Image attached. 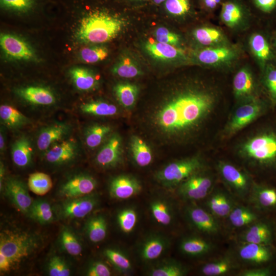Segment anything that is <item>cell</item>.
Returning <instances> with one entry per match:
<instances>
[{
    "label": "cell",
    "mask_w": 276,
    "mask_h": 276,
    "mask_svg": "<svg viewBox=\"0 0 276 276\" xmlns=\"http://www.w3.org/2000/svg\"><path fill=\"white\" fill-rule=\"evenodd\" d=\"M4 132L1 129L0 133V150L1 152H3L5 149V141Z\"/></svg>",
    "instance_id": "59"
},
{
    "label": "cell",
    "mask_w": 276,
    "mask_h": 276,
    "mask_svg": "<svg viewBox=\"0 0 276 276\" xmlns=\"http://www.w3.org/2000/svg\"><path fill=\"white\" fill-rule=\"evenodd\" d=\"M250 50L261 70L275 58L274 49L266 37L262 33H255L249 38Z\"/></svg>",
    "instance_id": "17"
},
{
    "label": "cell",
    "mask_w": 276,
    "mask_h": 276,
    "mask_svg": "<svg viewBox=\"0 0 276 276\" xmlns=\"http://www.w3.org/2000/svg\"><path fill=\"white\" fill-rule=\"evenodd\" d=\"M272 45H273V47L274 50L276 51V34L274 36V38H273V41Z\"/></svg>",
    "instance_id": "63"
},
{
    "label": "cell",
    "mask_w": 276,
    "mask_h": 276,
    "mask_svg": "<svg viewBox=\"0 0 276 276\" xmlns=\"http://www.w3.org/2000/svg\"><path fill=\"white\" fill-rule=\"evenodd\" d=\"M52 185L51 178L44 173H33L28 178V187L29 190L37 195L46 194L51 189Z\"/></svg>",
    "instance_id": "42"
},
{
    "label": "cell",
    "mask_w": 276,
    "mask_h": 276,
    "mask_svg": "<svg viewBox=\"0 0 276 276\" xmlns=\"http://www.w3.org/2000/svg\"><path fill=\"white\" fill-rule=\"evenodd\" d=\"M203 169L202 158L194 156L169 164L157 173L156 178L165 187H173Z\"/></svg>",
    "instance_id": "6"
},
{
    "label": "cell",
    "mask_w": 276,
    "mask_h": 276,
    "mask_svg": "<svg viewBox=\"0 0 276 276\" xmlns=\"http://www.w3.org/2000/svg\"><path fill=\"white\" fill-rule=\"evenodd\" d=\"M231 225L235 227H247L258 219V215L248 208L236 205L228 216Z\"/></svg>",
    "instance_id": "37"
},
{
    "label": "cell",
    "mask_w": 276,
    "mask_h": 276,
    "mask_svg": "<svg viewBox=\"0 0 276 276\" xmlns=\"http://www.w3.org/2000/svg\"><path fill=\"white\" fill-rule=\"evenodd\" d=\"M240 49L230 43L202 47L196 52V59L204 65L211 67H225L231 66L239 58Z\"/></svg>",
    "instance_id": "7"
},
{
    "label": "cell",
    "mask_w": 276,
    "mask_h": 276,
    "mask_svg": "<svg viewBox=\"0 0 276 276\" xmlns=\"http://www.w3.org/2000/svg\"><path fill=\"white\" fill-rule=\"evenodd\" d=\"M217 169L224 183L233 193L240 198L249 194L253 181L244 170L225 160L218 162Z\"/></svg>",
    "instance_id": "8"
},
{
    "label": "cell",
    "mask_w": 276,
    "mask_h": 276,
    "mask_svg": "<svg viewBox=\"0 0 276 276\" xmlns=\"http://www.w3.org/2000/svg\"><path fill=\"white\" fill-rule=\"evenodd\" d=\"M28 215L42 224L51 222L54 218L50 204L43 200L33 201Z\"/></svg>",
    "instance_id": "44"
},
{
    "label": "cell",
    "mask_w": 276,
    "mask_h": 276,
    "mask_svg": "<svg viewBox=\"0 0 276 276\" xmlns=\"http://www.w3.org/2000/svg\"><path fill=\"white\" fill-rule=\"evenodd\" d=\"M7 196L21 212L28 214L33 201L27 187L20 180L9 178L3 186Z\"/></svg>",
    "instance_id": "15"
},
{
    "label": "cell",
    "mask_w": 276,
    "mask_h": 276,
    "mask_svg": "<svg viewBox=\"0 0 276 276\" xmlns=\"http://www.w3.org/2000/svg\"><path fill=\"white\" fill-rule=\"evenodd\" d=\"M98 203V196L91 193L81 197L66 199L61 206L60 214L64 218H84L97 206Z\"/></svg>",
    "instance_id": "13"
},
{
    "label": "cell",
    "mask_w": 276,
    "mask_h": 276,
    "mask_svg": "<svg viewBox=\"0 0 276 276\" xmlns=\"http://www.w3.org/2000/svg\"><path fill=\"white\" fill-rule=\"evenodd\" d=\"M0 118L4 124L11 128H18L29 122L27 117L18 109L7 104L1 105Z\"/></svg>",
    "instance_id": "39"
},
{
    "label": "cell",
    "mask_w": 276,
    "mask_h": 276,
    "mask_svg": "<svg viewBox=\"0 0 276 276\" xmlns=\"http://www.w3.org/2000/svg\"><path fill=\"white\" fill-rule=\"evenodd\" d=\"M219 99L218 91L212 85L181 89L158 110L156 124L169 134H188L200 128L212 115Z\"/></svg>",
    "instance_id": "1"
},
{
    "label": "cell",
    "mask_w": 276,
    "mask_h": 276,
    "mask_svg": "<svg viewBox=\"0 0 276 276\" xmlns=\"http://www.w3.org/2000/svg\"><path fill=\"white\" fill-rule=\"evenodd\" d=\"M238 156L261 169H276V123L266 124L243 140L237 146Z\"/></svg>",
    "instance_id": "3"
},
{
    "label": "cell",
    "mask_w": 276,
    "mask_h": 276,
    "mask_svg": "<svg viewBox=\"0 0 276 276\" xmlns=\"http://www.w3.org/2000/svg\"><path fill=\"white\" fill-rule=\"evenodd\" d=\"M224 0H196L199 7L208 13H213L221 7Z\"/></svg>",
    "instance_id": "56"
},
{
    "label": "cell",
    "mask_w": 276,
    "mask_h": 276,
    "mask_svg": "<svg viewBox=\"0 0 276 276\" xmlns=\"http://www.w3.org/2000/svg\"><path fill=\"white\" fill-rule=\"evenodd\" d=\"M110 130V127L106 125L96 124L90 126L85 134L87 146L94 148L99 146Z\"/></svg>",
    "instance_id": "48"
},
{
    "label": "cell",
    "mask_w": 276,
    "mask_h": 276,
    "mask_svg": "<svg viewBox=\"0 0 276 276\" xmlns=\"http://www.w3.org/2000/svg\"><path fill=\"white\" fill-rule=\"evenodd\" d=\"M114 91L120 103L125 108H130L136 102L139 90L134 84L122 83L115 86Z\"/></svg>",
    "instance_id": "41"
},
{
    "label": "cell",
    "mask_w": 276,
    "mask_h": 276,
    "mask_svg": "<svg viewBox=\"0 0 276 276\" xmlns=\"http://www.w3.org/2000/svg\"><path fill=\"white\" fill-rule=\"evenodd\" d=\"M18 95L26 101L38 105H51L56 102L54 94L49 89L37 86H29L19 89Z\"/></svg>",
    "instance_id": "29"
},
{
    "label": "cell",
    "mask_w": 276,
    "mask_h": 276,
    "mask_svg": "<svg viewBox=\"0 0 276 276\" xmlns=\"http://www.w3.org/2000/svg\"><path fill=\"white\" fill-rule=\"evenodd\" d=\"M130 149L135 163L140 167L148 166L152 162V154L146 143L138 136H132Z\"/></svg>",
    "instance_id": "33"
},
{
    "label": "cell",
    "mask_w": 276,
    "mask_h": 276,
    "mask_svg": "<svg viewBox=\"0 0 276 276\" xmlns=\"http://www.w3.org/2000/svg\"><path fill=\"white\" fill-rule=\"evenodd\" d=\"M80 110L84 113L97 116H112L118 111L113 104L105 102L95 101L82 104Z\"/></svg>",
    "instance_id": "45"
},
{
    "label": "cell",
    "mask_w": 276,
    "mask_h": 276,
    "mask_svg": "<svg viewBox=\"0 0 276 276\" xmlns=\"http://www.w3.org/2000/svg\"><path fill=\"white\" fill-rule=\"evenodd\" d=\"M127 1H128V2H130L133 4H142L145 2L147 3L149 1H151V0H127Z\"/></svg>",
    "instance_id": "61"
},
{
    "label": "cell",
    "mask_w": 276,
    "mask_h": 276,
    "mask_svg": "<svg viewBox=\"0 0 276 276\" xmlns=\"http://www.w3.org/2000/svg\"><path fill=\"white\" fill-rule=\"evenodd\" d=\"M248 195L250 202L258 209L276 208V188L253 182Z\"/></svg>",
    "instance_id": "22"
},
{
    "label": "cell",
    "mask_w": 276,
    "mask_h": 276,
    "mask_svg": "<svg viewBox=\"0 0 276 276\" xmlns=\"http://www.w3.org/2000/svg\"><path fill=\"white\" fill-rule=\"evenodd\" d=\"M68 131L67 125L60 123L43 128L37 137V148L40 151H47L53 145L61 141Z\"/></svg>",
    "instance_id": "27"
},
{
    "label": "cell",
    "mask_w": 276,
    "mask_h": 276,
    "mask_svg": "<svg viewBox=\"0 0 276 276\" xmlns=\"http://www.w3.org/2000/svg\"><path fill=\"white\" fill-rule=\"evenodd\" d=\"M169 246L166 238L153 235L147 237L140 248L141 258L145 261H151L160 257Z\"/></svg>",
    "instance_id": "28"
},
{
    "label": "cell",
    "mask_w": 276,
    "mask_h": 276,
    "mask_svg": "<svg viewBox=\"0 0 276 276\" xmlns=\"http://www.w3.org/2000/svg\"><path fill=\"white\" fill-rule=\"evenodd\" d=\"M13 267L9 259L2 252H0V270L2 272H7Z\"/></svg>",
    "instance_id": "58"
},
{
    "label": "cell",
    "mask_w": 276,
    "mask_h": 276,
    "mask_svg": "<svg viewBox=\"0 0 276 276\" xmlns=\"http://www.w3.org/2000/svg\"><path fill=\"white\" fill-rule=\"evenodd\" d=\"M245 0H224L220 7V19L228 28L241 29L251 16Z\"/></svg>",
    "instance_id": "10"
},
{
    "label": "cell",
    "mask_w": 276,
    "mask_h": 276,
    "mask_svg": "<svg viewBox=\"0 0 276 276\" xmlns=\"http://www.w3.org/2000/svg\"><path fill=\"white\" fill-rule=\"evenodd\" d=\"M160 6L166 13L177 17L187 16L194 11L193 0H166Z\"/></svg>",
    "instance_id": "40"
},
{
    "label": "cell",
    "mask_w": 276,
    "mask_h": 276,
    "mask_svg": "<svg viewBox=\"0 0 276 276\" xmlns=\"http://www.w3.org/2000/svg\"><path fill=\"white\" fill-rule=\"evenodd\" d=\"M113 73L122 78H131L141 75V71L137 64L129 57H124L116 64Z\"/></svg>",
    "instance_id": "47"
},
{
    "label": "cell",
    "mask_w": 276,
    "mask_h": 276,
    "mask_svg": "<svg viewBox=\"0 0 276 276\" xmlns=\"http://www.w3.org/2000/svg\"><path fill=\"white\" fill-rule=\"evenodd\" d=\"M261 83L272 107H276V64L271 62L262 71Z\"/></svg>",
    "instance_id": "34"
},
{
    "label": "cell",
    "mask_w": 276,
    "mask_h": 276,
    "mask_svg": "<svg viewBox=\"0 0 276 276\" xmlns=\"http://www.w3.org/2000/svg\"><path fill=\"white\" fill-rule=\"evenodd\" d=\"M111 274L109 267L101 261L94 262L88 267L86 272L88 276H110Z\"/></svg>",
    "instance_id": "55"
},
{
    "label": "cell",
    "mask_w": 276,
    "mask_h": 276,
    "mask_svg": "<svg viewBox=\"0 0 276 276\" xmlns=\"http://www.w3.org/2000/svg\"><path fill=\"white\" fill-rule=\"evenodd\" d=\"M206 205L209 211L216 218H226L236 204L227 193L216 190L210 195Z\"/></svg>",
    "instance_id": "24"
},
{
    "label": "cell",
    "mask_w": 276,
    "mask_h": 276,
    "mask_svg": "<svg viewBox=\"0 0 276 276\" xmlns=\"http://www.w3.org/2000/svg\"><path fill=\"white\" fill-rule=\"evenodd\" d=\"M213 248V245L210 242L197 236L187 237L179 244L180 251L191 257L204 256L211 251Z\"/></svg>",
    "instance_id": "31"
},
{
    "label": "cell",
    "mask_w": 276,
    "mask_h": 276,
    "mask_svg": "<svg viewBox=\"0 0 276 276\" xmlns=\"http://www.w3.org/2000/svg\"><path fill=\"white\" fill-rule=\"evenodd\" d=\"M272 107L268 99L260 97L238 103L221 133L229 138L267 113Z\"/></svg>",
    "instance_id": "4"
},
{
    "label": "cell",
    "mask_w": 276,
    "mask_h": 276,
    "mask_svg": "<svg viewBox=\"0 0 276 276\" xmlns=\"http://www.w3.org/2000/svg\"><path fill=\"white\" fill-rule=\"evenodd\" d=\"M195 40L203 47L229 43L223 32L216 27L206 26L198 27L193 32Z\"/></svg>",
    "instance_id": "26"
},
{
    "label": "cell",
    "mask_w": 276,
    "mask_h": 276,
    "mask_svg": "<svg viewBox=\"0 0 276 276\" xmlns=\"http://www.w3.org/2000/svg\"><path fill=\"white\" fill-rule=\"evenodd\" d=\"M150 210L153 219L159 224L168 226L171 223L173 217V209L166 200H154L150 203Z\"/></svg>",
    "instance_id": "36"
},
{
    "label": "cell",
    "mask_w": 276,
    "mask_h": 276,
    "mask_svg": "<svg viewBox=\"0 0 276 276\" xmlns=\"http://www.w3.org/2000/svg\"><path fill=\"white\" fill-rule=\"evenodd\" d=\"M108 55L107 49L103 47L83 48L80 53L81 59L85 62L94 63L102 61Z\"/></svg>",
    "instance_id": "51"
},
{
    "label": "cell",
    "mask_w": 276,
    "mask_h": 276,
    "mask_svg": "<svg viewBox=\"0 0 276 276\" xmlns=\"http://www.w3.org/2000/svg\"><path fill=\"white\" fill-rule=\"evenodd\" d=\"M97 185L96 180L86 174L75 175L60 187L59 195L65 199L81 197L91 194Z\"/></svg>",
    "instance_id": "12"
},
{
    "label": "cell",
    "mask_w": 276,
    "mask_h": 276,
    "mask_svg": "<svg viewBox=\"0 0 276 276\" xmlns=\"http://www.w3.org/2000/svg\"><path fill=\"white\" fill-rule=\"evenodd\" d=\"M12 159L17 167L24 168L31 163L33 156V148L29 139L21 136L13 143L11 148Z\"/></svg>",
    "instance_id": "30"
},
{
    "label": "cell",
    "mask_w": 276,
    "mask_h": 276,
    "mask_svg": "<svg viewBox=\"0 0 276 276\" xmlns=\"http://www.w3.org/2000/svg\"><path fill=\"white\" fill-rule=\"evenodd\" d=\"M70 73L74 85L80 90H91L98 84L96 76L86 68L74 67Z\"/></svg>",
    "instance_id": "35"
},
{
    "label": "cell",
    "mask_w": 276,
    "mask_h": 276,
    "mask_svg": "<svg viewBox=\"0 0 276 276\" xmlns=\"http://www.w3.org/2000/svg\"><path fill=\"white\" fill-rule=\"evenodd\" d=\"M39 244L35 236L26 232L5 230L1 233L0 252L9 259L13 267L30 256Z\"/></svg>",
    "instance_id": "5"
},
{
    "label": "cell",
    "mask_w": 276,
    "mask_h": 276,
    "mask_svg": "<svg viewBox=\"0 0 276 276\" xmlns=\"http://www.w3.org/2000/svg\"><path fill=\"white\" fill-rule=\"evenodd\" d=\"M77 36L81 41L101 43L112 40L121 32L124 19L121 13L104 5L87 8L81 19Z\"/></svg>",
    "instance_id": "2"
},
{
    "label": "cell",
    "mask_w": 276,
    "mask_h": 276,
    "mask_svg": "<svg viewBox=\"0 0 276 276\" xmlns=\"http://www.w3.org/2000/svg\"><path fill=\"white\" fill-rule=\"evenodd\" d=\"M251 10L270 14L276 10V0H245Z\"/></svg>",
    "instance_id": "54"
},
{
    "label": "cell",
    "mask_w": 276,
    "mask_h": 276,
    "mask_svg": "<svg viewBox=\"0 0 276 276\" xmlns=\"http://www.w3.org/2000/svg\"><path fill=\"white\" fill-rule=\"evenodd\" d=\"M214 179L204 169L193 174L178 186L177 192L182 198L198 200L204 198L212 191Z\"/></svg>",
    "instance_id": "9"
},
{
    "label": "cell",
    "mask_w": 276,
    "mask_h": 276,
    "mask_svg": "<svg viewBox=\"0 0 276 276\" xmlns=\"http://www.w3.org/2000/svg\"><path fill=\"white\" fill-rule=\"evenodd\" d=\"M137 218L136 211L133 208H128L119 212L117 216V221L123 232L129 233L134 228Z\"/></svg>",
    "instance_id": "50"
},
{
    "label": "cell",
    "mask_w": 276,
    "mask_h": 276,
    "mask_svg": "<svg viewBox=\"0 0 276 276\" xmlns=\"http://www.w3.org/2000/svg\"><path fill=\"white\" fill-rule=\"evenodd\" d=\"M60 243L64 250L70 255L77 256L82 252L81 244L74 233L67 228H64L61 231Z\"/></svg>",
    "instance_id": "49"
},
{
    "label": "cell",
    "mask_w": 276,
    "mask_h": 276,
    "mask_svg": "<svg viewBox=\"0 0 276 276\" xmlns=\"http://www.w3.org/2000/svg\"><path fill=\"white\" fill-rule=\"evenodd\" d=\"M104 254L113 266L121 273H129L132 271V264L128 257L121 251L107 248Z\"/></svg>",
    "instance_id": "46"
},
{
    "label": "cell",
    "mask_w": 276,
    "mask_h": 276,
    "mask_svg": "<svg viewBox=\"0 0 276 276\" xmlns=\"http://www.w3.org/2000/svg\"><path fill=\"white\" fill-rule=\"evenodd\" d=\"M166 0H151V2L155 6H159Z\"/></svg>",
    "instance_id": "62"
},
{
    "label": "cell",
    "mask_w": 276,
    "mask_h": 276,
    "mask_svg": "<svg viewBox=\"0 0 276 276\" xmlns=\"http://www.w3.org/2000/svg\"><path fill=\"white\" fill-rule=\"evenodd\" d=\"M142 186L135 178L126 175L115 177L110 181L109 191L110 196L118 199H126L139 194Z\"/></svg>",
    "instance_id": "18"
},
{
    "label": "cell",
    "mask_w": 276,
    "mask_h": 276,
    "mask_svg": "<svg viewBox=\"0 0 276 276\" xmlns=\"http://www.w3.org/2000/svg\"><path fill=\"white\" fill-rule=\"evenodd\" d=\"M4 167L3 166V164L1 163V167H0V185H1V189L3 187V180H4Z\"/></svg>",
    "instance_id": "60"
},
{
    "label": "cell",
    "mask_w": 276,
    "mask_h": 276,
    "mask_svg": "<svg viewBox=\"0 0 276 276\" xmlns=\"http://www.w3.org/2000/svg\"><path fill=\"white\" fill-rule=\"evenodd\" d=\"M239 238L241 242L270 245L272 242V230L268 223L257 220L246 227Z\"/></svg>",
    "instance_id": "23"
},
{
    "label": "cell",
    "mask_w": 276,
    "mask_h": 276,
    "mask_svg": "<svg viewBox=\"0 0 276 276\" xmlns=\"http://www.w3.org/2000/svg\"><path fill=\"white\" fill-rule=\"evenodd\" d=\"M236 268V264L229 256H225L204 264L200 273L206 276H220L228 274Z\"/></svg>",
    "instance_id": "32"
},
{
    "label": "cell",
    "mask_w": 276,
    "mask_h": 276,
    "mask_svg": "<svg viewBox=\"0 0 276 276\" xmlns=\"http://www.w3.org/2000/svg\"><path fill=\"white\" fill-rule=\"evenodd\" d=\"M146 51L153 58L161 60H184L185 52L174 45L157 41H148L145 45Z\"/></svg>",
    "instance_id": "25"
},
{
    "label": "cell",
    "mask_w": 276,
    "mask_h": 276,
    "mask_svg": "<svg viewBox=\"0 0 276 276\" xmlns=\"http://www.w3.org/2000/svg\"><path fill=\"white\" fill-rule=\"evenodd\" d=\"M156 41L172 45H177L180 42V36L165 27L157 28L155 33Z\"/></svg>",
    "instance_id": "53"
},
{
    "label": "cell",
    "mask_w": 276,
    "mask_h": 276,
    "mask_svg": "<svg viewBox=\"0 0 276 276\" xmlns=\"http://www.w3.org/2000/svg\"><path fill=\"white\" fill-rule=\"evenodd\" d=\"M123 149L121 137L112 135L98 152L95 158L96 163L103 168L117 166L122 160Z\"/></svg>",
    "instance_id": "16"
},
{
    "label": "cell",
    "mask_w": 276,
    "mask_h": 276,
    "mask_svg": "<svg viewBox=\"0 0 276 276\" xmlns=\"http://www.w3.org/2000/svg\"><path fill=\"white\" fill-rule=\"evenodd\" d=\"M233 89L238 103L260 97L257 82L247 66L240 68L234 75Z\"/></svg>",
    "instance_id": "11"
},
{
    "label": "cell",
    "mask_w": 276,
    "mask_h": 276,
    "mask_svg": "<svg viewBox=\"0 0 276 276\" xmlns=\"http://www.w3.org/2000/svg\"><path fill=\"white\" fill-rule=\"evenodd\" d=\"M107 229L106 220L101 215L90 218L86 224L87 237L93 243H98L103 240L106 236Z\"/></svg>",
    "instance_id": "38"
},
{
    "label": "cell",
    "mask_w": 276,
    "mask_h": 276,
    "mask_svg": "<svg viewBox=\"0 0 276 276\" xmlns=\"http://www.w3.org/2000/svg\"><path fill=\"white\" fill-rule=\"evenodd\" d=\"M186 214L191 224L198 231L210 235L219 233L220 224L217 218L209 211L196 205H190L186 209Z\"/></svg>",
    "instance_id": "14"
},
{
    "label": "cell",
    "mask_w": 276,
    "mask_h": 276,
    "mask_svg": "<svg viewBox=\"0 0 276 276\" xmlns=\"http://www.w3.org/2000/svg\"><path fill=\"white\" fill-rule=\"evenodd\" d=\"M271 271L268 268H257L244 270L239 273L240 276H268Z\"/></svg>",
    "instance_id": "57"
},
{
    "label": "cell",
    "mask_w": 276,
    "mask_h": 276,
    "mask_svg": "<svg viewBox=\"0 0 276 276\" xmlns=\"http://www.w3.org/2000/svg\"><path fill=\"white\" fill-rule=\"evenodd\" d=\"M76 142L72 140L60 141L46 151L45 158L50 164L60 165L72 161L77 154Z\"/></svg>",
    "instance_id": "20"
},
{
    "label": "cell",
    "mask_w": 276,
    "mask_h": 276,
    "mask_svg": "<svg viewBox=\"0 0 276 276\" xmlns=\"http://www.w3.org/2000/svg\"><path fill=\"white\" fill-rule=\"evenodd\" d=\"M0 44L4 52L13 58L30 60L34 57V54L29 44L16 36L2 34Z\"/></svg>",
    "instance_id": "21"
},
{
    "label": "cell",
    "mask_w": 276,
    "mask_h": 276,
    "mask_svg": "<svg viewBox=\"0 0 276 276\" xmlns=\"http://www.w3.org/2000/svg\"><path fill=\"white\" fill-rule=\"evenodd\" d=\"M48 273L51 276H68L70 268L63 258L54 256L49 260L48 265Z\"/></svg>",
    "instance_id": "52"
},
{
    "label": "cell",
    "mask_w": 276,
    "mask_h": 276,
    "mask_svg": "<svg viewBox=\"0 0 276 276\" xmlns=\"http://www.w3.org/2000/svg\"><path fill=\"white\" fill-rule=\"evenodd\" d=\"M188 269L180 263L169 261L161 263L151 269L148 274L150 276H183Z\"/></svg>",
    "instance_id": "43"
},
{
    "label": "cell",
    "mask_w": 276,
    "mask_h": 276,
    "mask_svg": "<svg viewBox=\"0 0 276 276\" xmlns=\"http://www.w3.org/2000/svg\"><path fill=\"white\" fill-rule=\"evenodd\" d=\"M239 258L243 262L253 265L265 264L272 258V252L269 245L243 243L238 249Z\"/></svg>",
    "instance_id": "19"
}]
</instances>
